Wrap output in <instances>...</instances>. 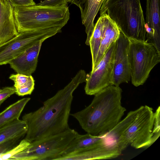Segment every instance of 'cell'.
Here are the masks:
<instances>
[{"instance_id":"obj_1","label":"cell","mask_w":160,"mask_h":160,"mask_svg":"<svg viewBox=\"0 0 160 160\" xmlns=\"http://www.w3.org/2000/svg\"><path fill=\"white\" fill-rule=\"evenodd\" d=\"M87 76L84 70H79L66 86L44 101L42 106L22 116V120L28 126L25 139L31 142L70 128L68 119L73 93L80 84L86 82Z\"/></svg>"},{"instance_id":"obj_2","label":"cell","mask_w":160,"mask_h":160,"mask_svg":"<svg viewBox=\"0 0 160 160\" xmlns=\"http://www.w3.org/2000/svg\"><path fill=\"white\" fill-rule=\"evenodd\" d=\"M122 92L119 86L110 85L95 94L88 106L70 115L87 133L103 135L121 120L126 111L121 104Z\"/></svg>"},{"instance_id":"obj_3","label":"cell","mask_w":160,"mask_h":160,"mask_svg":"<svg viewBox=\"0 0 160 160\" xmlns=\"http://www.w3.org/2000/svg\"><path fill=\"white\" fill-rule=\"evenodd\" d=\"M100 16L107 14L128 38L146 40V28L140 0H104Z\"/></svg>"},{"instance_id":"obj_4","label":"cell","mask_w":160,"mask_h":160,"mask_svg":"<svg viewBox=\"0 0 160 160\" xmlns=\"http://www.w3.org/2000/svg\"><path fill=\"white\" fill-rule=\"evenodd\" d=\"M16 28L19 33L62 28L69 19L67 5L58 6H40L37 4L14 7Z\"/></svg>"},{"instance_id":"obj_5","label":"cell","mask_w":160,"mask_h":160,"mask_svg":"<svg viewBox=\"0 0 160 160\" xmlns=\"http://www.w3.org/2000/svg\"><path fill=\"white\" fill-rule=\"evenodd\" d=\"M160 135V106L154 112L151 107L142 106L135 119L117 144L122 151L129 145L136 149L148 148Z\"/></svg>"},{"instance_id":"obj_6","label":"cell","mask_w":160,"mask_h":160,"mask_svg":"<svg viewBox=\"0 0 160 160\" xmlns=\"http://www.w3.org/2000/svg\"><path fill=\"white\" fill-rule=\"evenodd\" d=\"M129 40L128 57L131 82L134 86L142 85L153 68L160 62V51L146 40Z\"/></svg>"},{"instance_id":"obj_7","label":"cell","mask_w":160,"mask_h":160,"mask_svg":"<svg viewBox=\"0 0 160 160\" xmlns=\"http://www.w3.org/2000/svg\"><path fill=\"white\" fill-rule=\"evenodd\" d=\"M78 133L70 128L59 133L34 141L11 160H57Z\"/></svg>"},{"instance_id":"obj_8","label":"cell","mask_w":160,"mask_h":160,"mask_svg":"<svg viewBox=\"0 0 160 160\" xmlns=\"http://www.w3.org/2000/svg\"><path fill=\"white\" fill-rule=\"evenodd\" d=\"M61 32V29L57 28L19 33L16 36L0 45V65L9 64L36 42L45 41Z\"/></svg>"},{"instance_id":"obj_9","label":"cell","mask_w":160,"mask_h":160,"mask_svg":"<svg viewBox=\"0 0 160 160\" xmlns=\"http://www.w3.org/2000/svg\"><path fill=\"white\" fill-rule=\"evenodd\" d=\"M116 42L112 44L96 67L87 75L84 88L87 95H94L112 85Z\"/></svg>"},{"instance_id":"obj_10","label":"cell","mask_w":160,"mask_h":160,"mask_svg":"<svg viewBox=\"0 0 160 160\" xmlns=\"http://www.w3.org/2000/svg\"><path fill=\"white\" fill-rule=\"evenodd\" d=\"M122 151L116 143L103 139L85 149L60 157L57 160H89L110 159L116 158Z\"/></svg>"},{"instance_id":"obj_11","label":"cell","mask_w":160,"mask_h":160,"mask_svg":"<svg viewBox=\"0 0 160 160\" xmlns=\"http://www.w3.org/2000/svg\"><path fill=\"white\" fill-rule=\"evenodd\" d=\"M129 40L120 32L116 42L112 85L119 86L122 83H128L131 80L128 57Z\"/></svg>"},{"instance_id":"obj_12","label":"cell","mask_w":160,"mask_h":160,"mask_svg":"<svg viewBox=\"0 0 160 160\" xmlns=\"http://www.w3.org/2000/svg\"><path fill=\"white\" fill-rule=\"evenodd\" d=\"M44 41L36 42L12 60L9 63L11 68L17 73L31 75L36 69L38 55Z\"/></svg>"},{"instance_id":"obj_13","label":"cell","mask_w":160,"mask_h":160,"mask_svg":"<svg viewBox=\"0 0 160 160\" xmlns=\"http://www.w3.org/2000/svg\"><path fill=\"white\" fill-rule=\"evenodd\" d=\"M146 41L160 50V0H146Z\"/></svg>"},{"instance_id":"obj_14","label":"cell","mask_w":160,"mask_h":160,"mask_svg":"<svg viewBox=\"0 0 160 160\" xmlns=\"http://www.w3.org/2000/svg\"><path fill=\"white\" fill-rule=\"evenodd\" d=\"M66 3L79 8L82 22L85 27L87 38H90L94 28V21L104 0H65Z\"/></svg>"},{"instance_id":"obj_15","label":"cell","mask_w":160,"mask_h":160,"mask_svg":"<svg viewBox=\"0 0 160 160\" xmlns=\"http://www.w3.org/2000/svg\"><path fill=\"white\" fill-rule=\"evenodd\" d=\"M14 14V7L7 0H0V45L18 34Z\"/></svg>"},{"instance_id":"obj_16","label":"cell","mask_w":160,"mask_h":160,"mask_svg":"<svg viewBox=\"0 0 160 160\" xmlns=\"http://www.w3.org/2000/svg\"><path fill=\"white\" fill-rule=\"evenodd\" d=\"M103 27L100 45L98 55L92 70L97 66L107 51L119 38L120 31L116 23L107 14L102 15Z\"/></svg>"},{"instance_id":"obj_17","label":"cell","mask_w":160,"mask_h":160,"mask_svg":"<svg viewBox=\"0 0 160 160\" xmlns=\"http://www.w3.org/2000/svg\"><path fill=\"white\" fill-rule=\"evenodd\" d=\"M103 138V135H94L88 133L83 135L78 133L70 142L60 157L88 148L98 143Z\"/></svg>"},{"instance_id":"obj_18","label":"cell","mask_w":160,"mask_h":160,"mask_svg":"<svg viewBox=\"0 0 160 160\" xmlns=\"http://www.w3.org/2000/svg\"><path fill=\"white\" fill-rule=\"evenodd\" d=\"M30 99L26 98L19 100L0 113V128L19 119L25 106Z\"/></svg>"},{"instance_id":"obj_19","label":"cell","mask_w":160,"mask_h":160,"mask_svg":"<svg viewBox=\"0 0 160 160\" xmlns=\"http://www.w3.org/2000/svg\"><path fill=\"white\" fill-rule=\"evenodd\" d=\"M141 108V106L135 110L129 112L122 120H121L111 130L104 134L107 140L117 143L120 137L133 122Z\"/></svg>"},{"instance_id":"obj_20","label":"cell","mask_w":160,"mask_h":160,"mask_svg":"<svg viewBox=\"0 0 160 160\" xmlns=\"http://www.w3.org/2000/svg\"><path fill=\"white\" fill-rule=\"evenodd\" d=\"M28 126L23 120L17 119L0 128V143L21 135H25Z\"/></svg>"},{"instance_id":"obj_21","label":"cell","mask_w":160,"mask_h":160,"mask_svg":"<svg viewBox=\"0 0 160 160\" xmlns=\"http://www.w3.org/2000/svg\"><path fill=\"white\" fill-rule=\"evenodd\" d=\"M9 78L14 82L15 93L19 96L31 94L34 88V80L32 75L17 73L12 74Z\"/></svg>"},{"instance_id":"obj_22","label":"cell","mask_w":160,"mask_h":160,"mask_svg":"<svg viewBox=\"0 0 160 160\" xmlns=\"http://www.w3.org/2000/svg\"><path fill=\"white\" fill-rule=\"evenodd\" d=\"M103 18L102 15L100 16L94 26V29L90 38V47L92 58V67L96 61L99 50L103 27Z\"/></svg>"},{"instance_id":"obj_23","label":"cell","mask_w":160,"mask_h":160,"mask_svg":"<svg viewBox=\"0 0 160 160\" xmlns=\"http://www.w3.org/2000/svg\"><path fill=\"white\" fill-rule=\"evenodd\" d=\"M30 143L24 138L22 139L16 146L0 155V160H10L13 156L27 148Z\"/></svg>"},{"instance_id":"obj_24","label":"cell","mask_w":160,"mask_h":160,"mask_svg":"<svg viewBox=\"0 0 160 160\" xmlns=\"http://www.w3.org/2000/svg\"><path fill=\"white\" fill-rule=\"evenodd\" d=\"M25 135H21L0 143V155L9 151L18 145Z\"/></svg>"},{"instance_id":"obj_25","label":"cell","mask_w":160,"mask_h":160,"mask_svg":"<svg viewBox=\"0 0 160 160\" xmlns=\"http://www.w3.org/2000/svg\"><path fill=\"white\" fill-rule=\"evenodd\" d=\"M16 90L14 86L0 88V106L7 99L15 93Z\"/></svg>"},{"instance_id":"obj_26","label":"cell","mask_w":160,"mask_h":160,"mask_svg":"<svg viewBox=\"0 0 160 160\" xmlns=\"http://www.w3.org/2000/svg\"><path fill=\"white\" fill-rule=\"evenodd\" d=\"M13 7H26L36 4L33 0H7Z\"/></svg>"},{"instance_id":"obj_27","label":"cell","mask_w":160,"mask_h":160,"mask_svg":"<svg viewBox=\"0 0 160 160\" xmlns=\"http://www.w3.org/2000/svg\"><path fill=\"white\" fill-rule=\"evenodd\" d=\"M67 4L65 0H44L37 4L40 6H58Z\"/></svg>"},{"instance_id":"obj_28","label":"cell","mask_w":160,"mask_h":160,"mask_svg":"<svg viewBox=\"0 0 160 160\" xmlns=\"http://www.w3.org/2000/svg\"></svg>"}]
</instances>
